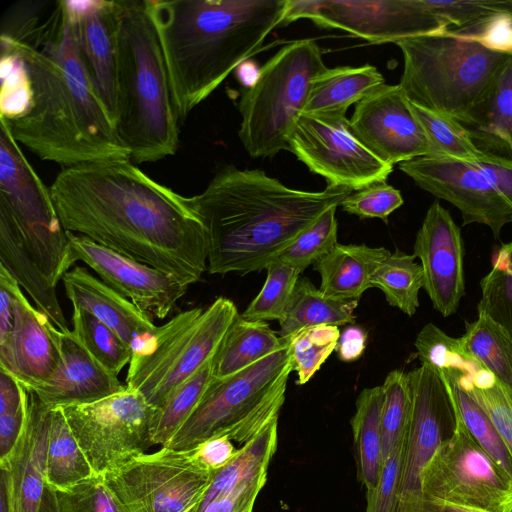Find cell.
<instances>
[{"label": "cell", "mask_w": 512, "mask_h": 512, "mask_svg": "<svg viewBox=\"0 0 512 512\" xmlns=\"http://www.w3.org/2000/svg\"><path fill=\"white\" fill-rule=\"evenodd\" d=\"M50 192L66 231L187 285L207 271V232L190 198L156 182L131 160L63 168Z\"/></svg>", "instance_id": "1"}, {"label": "cell", "mask_w": 512, "mask_h": 512, "mask_svg": "<svg viewBox=\"0 0 512 512\" xmlns=\"http://www.w3.org/2000/svg\"><path fill=\"white\" fill-rule=\"evenodd\" d=\"M0 43L1 51L21 59L28 80L23 112L9 120L0 118L17 143L63 168L130 160L81 58L68 10L59 34L36 49Z\"/></svg>", "instance_id": "2"}, {"label": "cell", "mask_w": 512, "mask_h": 512, "mask_svg": "<svg viewBox=\"0 0 512 512\" xmlns=\"http://www.w3.org/2000/svg\"><path fill=\"white\" fill-rule=\"evenodd\" d=\"M353 190L293 189L260 169L221 168L190 198L208 238L207 271L241 275L261 271L328 209Z\"/></svg>", "instance_id": "3"}, {"label": "cell", "mask_w": 512, "mask_h": 512, "mask_svg": "<svg viewBox=\"0 0 512 512\" xmlns=\"http://www.w3.org/2000/svg\"><path fill=\"white\" fill-rule=\"evenodd\" d=\"M180 122L280 26L285 0H146Z\"/></svg>", "instance_id": "4"}, {"label": "cell", "mask_w": 512, "mask_h": 512, "mask_svg": "<svg viewBox=\"0 0 512 512\" xmlns=\"http://www.w3.org/2000/svg\"><path fill=\"white\" fill-rule=\"evenodd\" d=\"M117 133L136 164L176 153L179 118L146 0H118Z\"/></svg>", "instance_id": "5"}, {"label": "cell", "mask_w": 512, "mask_h": 512, "mask_svg": "<svg viewBox=\"0 0 512 512\" xmlns=\"http://www.w3.org/2000/svg\"><path fill=\"white\" fill-rule=\"evenodd\" d=\"M396 45L404 60L399 86L406 99L462 125L509 56L446 34L417 36Z\"/></svg>", "instance_id": "6"}, {"label": "cell", "mask_w": 512, "mask_h": 512, "mask_svg": "<svg viewBox=\"0 0 512 512\" xmlns=\"http://www.w3.org/2000/svg\"><path fill=\"white\" fill-rule=\"evenodd\" d=\"M293 370L288 337L283 346L226 378H213L188 419L164 448L193 450L226 436L243 446L279 416Z\"/></svg>", "instance_id": "7"}, {"label": "cell", "mask_w": 512, "mask_h": 512, "mask_svg": "<svg viewBox=\"0 0 512 512\" xmlns=\"http://www.w3.org/2000/svg\"><path fill=\"white\" fill-rule=\"evenodd\" d=\"M327 69L313 39L295 40L280 48L241 90L239 139L254 158L287 150L303 114L315 78Z\"/></svg>", "instance_id": "8"}, {"label": "cell", "mask_w": 512, "mask_h": 512, "mask_svg": "<svg viewBox=\"0 0 512 512\" xmlns=\"http://www.w3.org/2000/svg\"><path fill=\"white\" fill-rule=\"evenodd\" d=\"M238 315L235 304L222 296L206 309L178 313L133 350L126 387L159 408L178 385L215 356Z\"/></svg>", "instance_id": "9"}, {"label": "cell", "mask_w": 512, "mask_h": 512, "mask_svg": "<svg viewBox=\"0 0 512 512\" xmlns=\"http://www.w3.org/2000/svg\"><path fill=\"white\" fill-rule=\"evenodd\" d=\"M0 205L12 216L30 255L57 287L76 262L50 188L35 172L8 127L0 121Z\"/></svg>", "instance_id": "10"}, {"label": "cell", "mask_w": 512, "mask_h": 512, "mask_svg": "<svg viewBox=\"0 0 512 512\" xmlns=\"http://www.w3.org/2000/svg\"><path fill=\"white\" fill-rule=\"evenodd\" d=\"M407 374L411 413L389 512H424L423 470L438 445L453 433L459 418L442 375L423 365Z\"/></svg>", "instance_id": "11"}, {"label": "cell", "mask_w": 512, "mask_h": 512, "mask_svg": "<svg viewBox=\"0 0 512 512\" xmlns=\"http://www.w3.org/2000/svg\"><path fill=\"white\" fill-rule=\"evenodd\" d=\"M94 473L105 477L153 446L150 428L155 409L137 391L61 407Z\"/></svg>", "instance_id": "12"}, {"label": "cell", "mask_w": 512, "mask_h": 512, "mask_svg": "<svg viewBox=\"0 0 512 512\" xmlns=\"http://www.w3.org/2000/svg\"><path fill=\"white\" fill-rule=\"evenodd\" d=\"M422 489L436 499L488 512H512V479L475 441L460 416L425 466Z\"/></svg>", "instance_id": "13"}, {"label": "cell", "mask_w": 512, "mask_h": 512, "mask_svg": "<svg viewBox=\"0 0 512 512\" xmlns=\"http://www.w3.org/2000/svg\"><path fill=\"white\" fill-rule=\"evenodd\" d=\"M217 471L204 467L193 450H160L136 457L104 479L126 512H190Z\"/></svg>", "instance_id": "14"}, {"label": "cell", "mask_w": 512, "mask_h": 512, "mask_svg": "<svg viewBox=\"0 0 512 512\" xmlns=\"http://www.w3.org/2000/svg\"><path fill=\"white\" fill-rule=\"evenodd\" d=\"M303 18L373 44H396L445 30L423 0H285L280 26Z\"/></svg>", "instance_id": "15"}, {"label": "cell", "mask_w": 512, "mask_h": 512, "mask_svg": "<svg viewBox=\"0 0 512 512\" xmlns=\"http://www.w3.org/2000/svg\"><path fill=\"white\" fill-rule=\"evenodd\" d=\"M287 150L327 185L353 191L386 181L393 166L370 152L353 135L344 113H303L291 133Z\"/></svg>", "instance_id": "16"}, {"label": "cell", "mask_w": 512, "mask_h": 512, "mask_svg": "<svg viewBox=\"0 0 512 512\" xmlns=\"http://www.w3.org/2000/svg\"><path fill=\"white\" fill-rule=\"evenodd\" d=\"M399 169L423 190L456 206L463 225H486L498 239L512 222V207L475 163L421 156L400 163Z\"/></svg>", "instance_id": "17"}, {"label": "cell", "mask_w": 512, "mask_h": 512, "mask_svg": "<svg viewBox=\"0 0 512 512\" xmlns=\"http://www.w3.org/2000/svg\"><path fill=\"white\" fill-rule=\"evenodd\" d=\"M349 124L359 142L391 166L430 155L426 133L399 84L384 83L356 103Z\"/></svg>", "instance_id": "18"}, {"label": "cell", "mask_w": 512, "mask_h": 512, "mask_svg": "<svg viewBox=\"0 0 512 512\" xmlns=\"http://www.w3.org/2000/svg\"><path fill=\"white\" fill-rule=\"evenodd\" d=\"M68 235L75 260L84 262L102 281L147 314L164 319L186 294L189 285L177 277L100 245L88 237L71 232Z\"/></svg>", "instance_id": "19"}, {"label": "cell", "mask_w": 512, "mask_h": 512, "mask_svg": "<svg viewBox=\"0 0 512 512\" xmlns=\"http://www.w3.org/2000/svg\"><path fill=\"white\" fill-rule=\"evenodd\" d=\"M424 274V289L443 317L454 314L465 294L461 231L438 201L428 208L413 246Z\"/></svg>", "instance_id": "20"}, {"label": "cell", "mask_w": 512, "mask_h": 512, "mask_svg": "<svg viewBox=\"0 0 512 512\" xmlns=\"http://www.w3.org/2000/svg\"><path fill=\"white\" fill-rule=\"evenodd\" d=\"M0 277L10 289L14 310L9 343L0 350V368L29 389L48 380L60 364L56 327L47 315L30 304L20 285L1 264Z\"/></svg>", "instance_id": "21"}, {"label": "cell", "mask_w": 512, "mask_h": 512, "mask_svg": "<svg viewBox=\"0 0 512 512\" xmlns=\"http://www.w3.org/2000/svg\"><path fill=\"white\" fill-rule=\"evenodd\" d=\"M77 44L113 122L118 115V0H66Z\"/></svg>", "instance_id": "22"}, {"label": "cell", "mask_w": 512, "mask_h": 512, "mask_svg": "<svg viewBox=\"0 0 512 512\" xmlns=\"http://www.w3.org/2000/svg\"><path fill=\"white\" fill-rule=\"evenodd\" d=\"M61 360L45 382L26 389L52 407L92 403L126 389L81 345L72 331L56 328Z\"/></svg>", "instance_id": "23"}, {"label": "cell", "mask_w": 512, "mask_h": 512, "mask_svg": "<svg viewBox=\"0 0 512 512\" xmlns=\"http://www.w3.org/2000/svg\"><path fill=\"white\" fill-rule=\"evenodd\" d=\"M61 281L73 307L82 308L94 315L133 350L156 332L158 326L149 314L86 268L75 266L65 273Z\"/></svg>", "instance_id": "24"}, {"label": "cell", "mask_w": 512, "mask_h": 512, "mask_svg": "<svg viewBox=\"0 0 512 512\" xmlns=\"http://www.w3.org/2000/svg\"><path fill=\"white\" fill-rule=\"evenodd\" d=\"M29 396L28 420L22 437L9 459L0 462L9 476L14 512H38L46 485L52 406L33 393Z\"/></svg>", "instance_id": "25"}, {"label": "cell", "mask_w": 512, "mask_h": 512, "mask_svg": "<svg viewBox=\"0 0 512 512\" xmlns=\"http://www.w3.org/2000/svg\"><path fill=\"white\" fill-rule=\"evenodd\" d=\"M463 127L481 153L512 162V55Z\"/></svg>", "instance_id": "26"}, {"label": "cell", "mask_w": 512, "mask_h": 512, "mask_svg": "<svg viewBox=\"0 0 512 512\" xmlns=\"http://www.w3.org/2000/svg\"><path fill=\"white\" fill-rule=\"evenodd\" d=\"M0 264L22 286L54 326L70 331L57 297L56 287L41 271L27 250L19 230L8 212L0 205Z\"/></svg>", "instance_id": "27"}, {"label": "cell", "mask_w": 512, "mask_h": 512, "mask_svg": "<svg viewBox=\"0 0 512 512\" xmlns=\"http://www.w3.org/2000/svg\"><path fill=\"white\" fill-rule=\"evenodd\" d=\"M390 253L384 247L338 243L313 264L321 277L320 291L328 297L358 301L372 287V276Z\"/></svg>", "instance_id": "28"}, {"label": "cell", "mask_w": 512, "mask_h": 512, "mask_svg": "<svg viewBox=\"0 0 512 512\" xmlns=\"http://www.w3.org/2000/svg\"><path fill=\"white\" fill-rule=\"evenodd\" d=\"M385 83L383 75L370 64L328 68L312 83L303 113H344Z\"/></svg>", "instance_id": "29"}, {"label": "cell", "mask_w": 512, "mask_h": 512, "mask_svg": "<svg viewBox=\"0 0 512 512\" xmlns=\"http://www.w3.org/2000/svg\"><path fill=\"white\" fill-rule=\"evenodd\" d=\"M383 388H364L355 402L350 424L353 434L357 476L366 492L374 490L383 468L381 413Z\"/></svg>", "instance_id": "30"}, {"label": "cell", "mask_w": 512, "mask_h": 512, "mask_svg": "<svg viewBox=\"0 0 512 512\" xmlns=\"http://www.w3.org/2000/svg\"><path fill=\"white\" fill-rule=\"evenodd\" d=\"M277 430L278 417L245 443L229 464L216 472L201 501L190 512H202L214 499L267 474L269 463L276 451Z\"/></svg>", "instance_id": "31"}, {"label": "cell", "mask_w": 512, "mask_h": 512, "mask_svg": "<svg viewBox=\"0 0 512 512\" xmlns=\"http://www.w3.org/2000/svg\"><path fill=\"white\" fill-rule=\"evenodd\" d=\"M284 342L266 322L246 320L239 314L214 356V378H226L253 365Z\"/></svg>", "instance_id": "32"}, {"label": "cell", "mask_w": 512, "mask_h": 512, "mask_svg": "<svg viewBox=\"0 0 512 512\" xmlns=\"http://www.w3.org/2000/svg\"><path fill=\"white\" fill-rule=\"evenodd\" d=\"M355 300H342L324 295L306 277H299L285 315L279 321L281 338L312 326L352 324Z\"/></svg>", "instance_id": "33"}, {"label": "cell", "mask_w": 512, "mask_h": 512, "mask_svg": "<svg viewBox=\"0 0 512 512\" xmlns=\"http://www.w3.org/2000/svg\"><path fill=\"white\" fill-rule=\"evenodd\" d=\"M66 17V0L15 2L2 17L0 40L38 48L58 35Z\"/></svg>", "instance_id": "34"}, {"label": "cell", "mask_w": 512, "mask_h": 512, "mask_svg": "<svg viewBox=\"0 0 512 512\" xmlns=\"http://www.w3.org/2000/svg\"><path fill=\"white\" fill-rule=\"evenodd\" d=\"M95 475L61 407H52L45 481L54 490L69 489Z\"/></svg>", "instance_id": "35"}, {"label": "cell", "mask_w": 512, "mask_h": 512, "mask_svg": "<svg viewBox=\"0 0 512 512\" xmlns=\"http://www.w3.org/2000/svg\"><path fill=\"white\" fill-rule=\"evenodd\" d=\"M464 350L477 360L496 379L512 398V340L489 317L478 313L467 322L460 338Z\"/></svg>", "instance_id": "36"}, {"label": "cell", "mask_w": 512, "mask_h": 512, "mask_svg": "<svg viewBox=\"0 0 512 512\" xmlns=\"http://www.w3.org/2000/svg\"><path fill=\"white\" fill-rule=\"evenodd\" d=\"M214 378V357L178 385L155 409L150 437L152 445L165 446L188 419Z\"/></svg>", "instance_id": "37"}, {"label": "cell", "mask_w": 512, "mask_h": 512, "mask_svg": "<svg viewBox=\"0 0 512 512\" xmlns=\"http://www.w3.org/2000/svg\"><path fill=\"white\" fill-rule=\"evenodd\" d=\"M414 254L395 249L372 276V287L380 289L389 305L413 316L419 307V291L424 287L421 264Z\"/></svg>", "instance_id": "38"}, {"label": "cell", "mask_w": 512, "mask_h": 512, "mask_svg": "<svg viewBox=\"0 0 512 512\" xmlns=\"http://www.w3.org/2000/svg\"><path fill=\"white\" fill-rule=\"evenodd\" d=\"M414 345L421 365L438 374L453 371L473 383L486 370L464 350L459 338L449 336L433 323L423 326Z\"/></svg>", "instance_id": "39"}, {"label": "cell", "mask_w": 512, "mask_h": 512, "mask_svg": "<svg viewBox=\"0 0 512 512\" xmlns=\"http://www.w3.org/2000/svg\"><path fill=\"white\" fill-rule=\"evenodd\" d=\"M72 323L76 339L111 374L118 376L130 363L133 349L94 315L73 307Z\"/></svg>", "instance_id": "40"}, {"label": "cell", "mask_w": 512, "mask_h": 512, "mask_svg": "<svg viewBox=\"0 0 512 512\" xmlns=\"http://www.w3.org/2000/svg\"><path fill=\"white\" fill-rule=\"evenodd\" d=\"M478 313L501 327L512 340V242L495 253L491 270L481 279Z\"/></svg>", "instance_id": "41"}, {"label": "cell", "mask_w": 512, "mask_h": 512, "mask_svg": "<svg viewBox=\"0 0 512 512\" xmlns=\"http://www.w3.org/2000/svg\"><path fill=\"white\" fill-rule=\"evenodd\" d=\"M409 106L428 138L431 149L428 156L450 157L471 163L485 157L460 122L411 102Z\"/></svg>", "instance_id": "42"}, {"label": "cell", "mask_w": 512, "mask_h": 512, "mask_svg": "<svg viewBox=\"0 0 512 512\" xmlns=\"http://www.w3.org/2000/svg\"><path fill=\"white\" fill-rule=\"evenodd\" d=\"M442 376L450 387L458 414L467 430L512 479V456L487 413L452 375Z\"/></svg>", "instance_id": "43"}, {"label": "cell", "mask_w": 512, "mask_h": 512, "mask_svg": "<svg viewBox=\"0 0 512 512\" xmlns=\"http://www.w3.org/2000/svg\"><path fill=\"white\" fill-rule=\"evenodd\" d=\"M445 25L443 34L468 38L495 16L512 12V0H423Z\"/></svg>", "instance_id": "44"}, {"label": "cell", "mask_w": 512, "mask_h": 512, "mask_svg": "<svg viewBox=\"0 0 512 512\" xmlns=\"http://www.w3.org/2000/svg\"><path fill=\"white\" fill-rule=\"evenodd\" d=\"M340 337L338 326L318 325L288 336L293 371L297 385L307 383L336 350Z\"/></svg>", "instance_id": "45"}, {"label": "cell", "mask_w": 512, "mask_h": 512, "mask_svg": "<svg viewBox=\"0 0 512 512\" xmlns=\"http://www.w3.org/2000/svg\"><path fill=\"white\" fill-rule=\"evenodd\" d=\"M265 283L245 311L240 314L250 321H270L283 318L301 273L285 264L273 261L265 268Z\"/></svg>", "instance_id": "46"}, {"label": "cell", "mask_w": 512, "mask_h": 512, "mask_svg": "<svg viewBox=\"0 0 512 512\" xmlns=\"http://www.w3.org/2000/svg\"><path fill=\"white\" fill-rule=\"evenodd\" d=\"M381 444L383 461L405 433L411 413V390L408 374L391 371L383 384Z\"/></svg>", "instance_id": "47"}, {"label": "cell", "mask_w": 512, "mask_h": 512, "mask_svg": "<svg viewBox=\"0 0 512 512\" xmlns=\"http://www.w3.org/2000/svg\"><path fill=\"white\" fill-rule=\"evenodd\" d=\"M30 396L23 384L0 368V462L12 455L27 424Z\"/></svg>", "instance_id": "48"}, {"label": "cell", "mask_w": 512, "mask_h": 512, "mask_svg": "<svg viewBox=\"0 0 512 512\" xmlns=\"http://www.w3.org/2000/svg\"><path fill=\"white\" fill-rule=\"evenodd\" d=\"M336 208L328 209L273 261L285 264L302 273L309 265H313L329 253L338 244Z\"/></svg>", "instance_id": "49"}, {"label": "cell", "mask_w": 512, "mask_h": 512, "mask_svg": "<svg viewBox=\"0 0 512 512\" xmlns=\"http://www.w3.org/2000/svg\"><path fill=\"white\" fill-rule=\"evenodd\" d=\"M462 387L470 392L487 413L512 456V398L487 370L472 384Z\"/></svg>", "instance_id": "50"}, {"label": "cell", "mask_w": 512, "mask_h": 512, "mask_svg": "<svg viewBox=\"0 0 512 512\" xmlns=\"http://www.w3.org/2000/svg\"><path fill=\"white\" fill-rule=\"evenodd\" d=\"M54 491L60 512H126L103 476L95 474L69 489Z\"/></svg>", "instance_id": "51"}, {"label": "cell", "mask_w": 512, "mask_h": 512, "mask_svg": "<svg viewBox=\"0 0 512 512\" xmlns=\"http://www.w3.org/2000/svg\"><path fill=\"white\" fill-rule=\"evenodd\" d=\"M403 202L400 191L382 181L353 191L340 206L343 211L361 219L378 218L387 222L389 215Z\"/></svg>", "instance_id": "52"}, {"label": "cell", "mask_w": 512, "mask_h": 512, "mask_svg": "<svg viewBox=\"0 0 512 512\" xmlns=\"http://www.w3.org/2000/svg\"><path fill=\"white\" fill-rule=\"evenodd\" d=\"M404 434L385 459L377 487L366 492L365 512H389L400 466Z\"/></svg>", "instance_id": "53"}, {"label": "cell", "mask_w": 512, "mask_h": 512, "mask_svg": "<svg viewBox=\"0 0 512 512\" xmlns=\"http://www.w3.org/2000/svg\"><path fill=\"white\" fill-rule=\"evenodd\" d=\"M467 39L492 51L512 55V12L495 16Z\"/></svg>", "instance_id": "54"}, {"label": "cell", "mask_w": 512, "mask_h": 512, "mask_svg": "<svg viewBox=\"0 0 512 512\" xmlns=\"http://www.w3.org/2000/svg\"><path fill=\"white\" fill-rule=\"evenodd\" d=\"M241 447H236L231 439L223 436L205 441L193 451L204 467L218 471L235 458Z\"/></svg>", "instance_id": "55"}, {"label": "cell", "mask_w": 512, "mask_h": 512, "mask_svg": "<svg viewBox=\"0 0 512 512\" xmlns=\"http://www.w3.org/2000/svg\"><path fill=\"white\" fill-rule=\"evenodd\" d=\"M475 164L512 207V162L485 155Z\"/></svg>", "instance_id": "56"}, {"label": "cell", "mask_w": 512, "mask_h": 512, "mask_svg": "<svg viewBox=\"0 0 512 512\" xmlns=\"http://www.w3.org/2000/svg\"><path fill=\"white\" fill-rule=\"evenodd\" d=\"M367 334L365 330L356 325L348 326L340 333L336 347L341 361L352 362L359 359L366 347Z\"/></svg>", "instance_id": "57"}, {"label": "cell", "mask_w": 512, "mask_h": 512, "mask_svg": "<svg viewBox=\"0 0 512 512\" xmlns=\"http://www.w3.org/2000/svg\"><path fill=\"white\" fill-rule=\"evenodd\" d=\"M14 323L13 301L10 289L0 277V350L7 347Z\"/></svg>", "instance_id": "58"}, {"label": "cell", "mask_w": 512, "mask_h": 512, "mask_svg": "<svg viewBox=\"0 0 512 512\" xmlns=\"http://www.w3.org/2000/svg\"><path fill=\"white\" fill-rule=\"evenodd\" d=\"M424 512H488L482 509L460 506L448 502L427 499L424 504Z\"/></svg>", "instance_id": "59"}, {"label": "cell", "mask_w": 512, "mask_h": 512, "mask_svg": "<svg viewBox=\"0 0 512 512\" xmlns=\"http://www.w3.org/2000/svg\"><path fill=\"white\" fill-rule=\"evenodd\" d=\"M0 470V512H14L9 476L5 468Z\"/></svg>", "instance_id": "60"}, {"label": "cell", "mask_w": 512, "mask_h": 512, "mask_svg": "<svg viewBox=\"0 0 512 512\" xmlns=\"http://www.w3.org/2000/svg\"><path fill=\"white\" fill-rule=\"evenodd\" d=\"M38 512H60L55 491L47 484L45 485Z\"/></svg>", "instance_id": "61"}, {"label": "cell", "mask_w": 512, "mask_h": 512, "mask_svg": "<svg viewBox=\"0 0 512 512\" xmlns=\"http://www.w3.org/2000/svg\"><path fill=\"white\" fill-rule=\"evenodd\" d=\"M254 503H251L248 505L243 511L241 512H253Z\"/></svg>", "instance_id": "62"}]
</instances>
